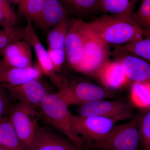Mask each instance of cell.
<instances>
[{"mask_svg": "<svg viewBox=\"0 0 150 150\" xmlns=\"http://www.w3.org/2000/svg\"><path fill=\"white\" fill-rule=\"evenodd\" d=\"M8 113L22 144L26 150H29L39 128V113L19 102L11 106Z\"/></svg>", "mask_w": 150, "mask_h": 150, "instance_id": "obj_5", "label": "cell"}, {"mask_svg": "<svg viewBox=\"0 0 150 150\" xmlns=\"http://www.w3.org/2000/svg\"><path fill=\"white\" fill-rule=\"evenodd\" d=\"M46 0H22L19 9L28 22L34 23L40 16Z\"/></svg>", "mask_w": 150, "mask_h": 150, "instance_id": "obj_25", "label": "cell"}, {"mask_svg": "<svg viewBox=\"0 0 150 150\" xmlns=\"http://www.w3.org/2000/svg\"><path fill=\"white\" fill-rule=\"evenodd\" d=\"M23 35L24 27L17 26L0 30V55L9 45L23 39Z\"/></svg>", "mask_w": 150, "mask_h": 150, "instance_id": "obj_26", "label": "cell"}, {"mask_svg": "<svg viewBox=\"0 0 150 150\" xmlns=\"http://www.w3.org/2000/svg\"><path fill=\"white\" fill-rule=\"evenodd\" d=\"M88 23L80 19H70L65 42L66 58L70 67L76 71L83 54Z\"/></svg>", "mask_w": 150, "mask_h": 150, "instance_id": "obj_10", "label": "cell"}, {"mask_svg": "<svg viewBox=\"0 0 150 150\" xmlns=\"http://www.w3.org/2000/svg\"><path fill=\"white\" fill-rule=\"evenodd\" d=\"M103 150H138L140 146L138 117L115 125L103 140L93 145Z\"/></svg>", "mask_w": 150, "mask_h": 150, "instance_id": "obj_4", "label": "cell"}, {"mask_svg": "<svg viewBox=\"0 0 150 150\" xmlns=\"http://www.w3.org/2000/svg\"><path fill=\"white\" fill-rule=\"evenodd\" d=\"M77 150H84V149H83V150H79V149H77Z\"/></svg>", "mask_w": 150, "mask_h": 150, "instance_id": "obj_33", "label": "cell"}, {"mask_svg": "<svg viewBox=\"0 0 150 150\" xmlns=\"http://www.w3.org/2000/svg\"><path fill=\"white\" fill-rule=\"evenodd\" d=\"M122 48L129 54L150 62V32L144 31L142 38L124 44Z\"/></svg>", "mask_w": 150, "mask_h": 150, "instance_id": "obj_22", "label": "cell"}, {"mask_svg": "<svg viewBox=\"0 0 150 150\" xmlns=\"http://www.w3.org/2000/svg\"><path fill=\"white\" fill-rule=\"evenodd\" d=\"M0 150H7L5 149H3L2 148L0 147Z\"/></svg>", "mask_w": 150, "mask_h": 150, "instance_id": "obj_32", "label": "cell"}, {"mask_svg": "<svg viewBox=\"0 0 150 150\" xmlns=\"http://www.w3.org/2000/svg\"><path fill=\"white\" fill-rule=\"evenodd\" d=\"M130 16L144 31L150 32V0H142L138 10Z\"/></svg>", "mask_w": 150, "mask_h": 150, "instance_id": "obj_27", "label": "cell"}, {"mask_svg": "<svg viewBox=\"0 0 150 150\" xmlns=\"http://www.w3.org/2000/svg\"><path fill=\"white\" fill-rule=\"evenodd\" d=\"M7 90L19 102L35 110L39 108L43 99L47 95L54 93L52 88L40 78L31 80Z\"/></svg>", "mask_w": 150, "mask_h": 150, "instance_id": "obj_11", "label": "cell"}, {"mask_svg": "<svg viewBox=\"0 0 150 150\" xmlns=\"http://www.w3.org/2000/svg\"><path fill=\"white\" fill-rule=\"evenodd\" d=\"M68 106L104 100L110 93L103 88L88 82L66 84L55 93Z\"/></svg>", "mask_w": 150, "mask_h": 150, "instance_id": "obj_7", "label": "cell"}, {"mask_svg": "<svg viewBox=\"0 0 150 150\" xmlns=\"http://www.w3.org/2000/svg\"><path fill=\"white\" fill-rule=\"evenodd\" d=\"M0 24L3 28L16 27L18 24L16 13L6 0H0Z\"/></svg>", "mask_w": 150, "mask_h": 150, "instance_id": "obj_28", "label": "cell"}, {"mask_svg": "<svg viewBox=\"0 0 150 150\" xmlns=\"http://www.w3.org/2000/svg\"><path fill=\"white\" fill-rule=\"evenodd\" d=\"M68 14L69 12L59 0H46L40 16L33 23L46 31L69 17Z\"/></svg>", "mask_w": 150, "mask_h": 150, "instance_id": "obj_16", "label": "cell"}, {"mask_svg": "<svg viewBox=\"0 0 150 150\" xmlns=\"http://www.w3.org/2000/svg\"><path fill=\"white\" fill-rule=\"evenodd\" d=\"M0 147L7 150H26L21 142L8 115L0 120Z\"/></svg>", "mask_w": 150, "mask_h": 150, "instance_id": "obj_18", "label": "cell"}, {"mask_svg": "<svg viewBox=\"0 0 150 150\" xmlns=\"http://www.w3.org/2000/svg\"><path fill=\"white\" fill-rule=\"evenodd\" d=\"M3 64L13 68L25 69L33 66L32 46L22 39L6 47L1 54Z\"/></svg>", "mask_w": 150, "mask_h": 150, "instance_id": "obj_13", "label": "cell"}, {"mask_svg": "<svg viewBox=\"0 0 150 150\" xmlns=\"http://www.w3.org/2000/svg\"><path fill=\"white\" fill-rule=\"evenodd\" d=\"M139 0H100L99 12L131 16Z\"/></svg>", "mask_w": 150, "mask_h": 150, "instance_id": "obj_19", "label": "cell"}, {"mask_svg": "<svg viewBox=\"0 0 150 150\" xmlns=\"http://www.w3.org/2000/svg\"><path fill=\"white\" fill-rule=\"evenodd\" d=\"M88 24L94 32L108 45H123L144 36V31L128 16L105 14Z\"/></svg>", "mask_w": 150, "mask_h": 150, "instance_id": "obj_1", "label": "cell"}, {"mask_svg": "<svg viewBox=\"0 0 150 150\" xmlns=\"http://www.w3.org/2000/svg\"><path fill=\"white\" fill-rule=\"evenodd\" d=\"M69 12L79 16L99 13L100 0H59Z\"/></svg>", "mask_w": 150, "mask_h": 150, "instance_id": "obj_20", "label": "cell"}, {"mask_svg": "<svg viewBox=\"0 0 150 150\" xmlns=\"http://www.w3.org/2000/svg\"><path fill=\"white\" fill-rule=\"evenodd\" d=\"M43 74L38 65L25 69L4 65L0 60V88L6 89L21 85L31 80L41 78Z\"/></svg>", "mask_w": 150, "mask_h": 150, "instance_id": "obj_14", "label": "cell"}, {"mask_svg": "<svg viewBox=\"0 0 150 150\" xmlns=\"http://www.w3.org/2000/svg\"><path fill=\"white\" fill-rule=\"evenodd\" d=\"M23 39L27 40L34 49L37 58V64L43 74L46 75L50 78L51 81L59 90L62 88L67 83L57 74L48 50H46L40 41L31 22H28L27 24L24 27Z\"/></svg>", "mask_w": 150, "mask_h": 150, "instance_id": "obj_9", "label": "cell"}, {"mask_svg": "<svg viewBox=\"0 0 150 150\" xmlns=\"http://www.w3.org/2000/svg\"><path fill=\"white\" fill-rule=\"evenodd\" d=\"M40 117L46 124L72 142L78 149L83 150V141L73 126V115L68 106L55 93L43 99L39 108Z\"/></svg>", "mask_w": 150, "mask_h": 150, "instance_id": "obj_2", "label": "cell"}, {"mask_svg": "<svg viewBox=\"0 0 150 150\" xmlns=\"http://www.w3.org/2000/svg\"><path fill=\"white\" fill-rule=\"evenodd\" d=\"M67 137L48 127L38 128L29 150H77Z\"/></svg>", "mask_w": 150, "mask_h": 150, "instance_id": "obj_12", "label": "cell"}, {"mask_svg": "<svg viewBox=\"0 0 150 150\" xmlns=\"http://www.w3.org/2000/svg\"><path fill=\"white\" fill-rule=\"evenodd\" d=\"M70 20L67 18L50 29L47 37L48 48L65 49Z\"/></svg>", "mask_w": 150, "mask_h": 150, "instance_id": "obj_21", "label": "cell"}, {"mask_svg": "<svg viewBox=\"0 0 150 150\" xmlns=\"http://www.w3.org/2000/svg\"><path fill=\"white\" fill-rule=\"evenodd\" d=\"M79 111L81 116L105 117L117 121L129 119L133 114L132 108L127 103L104 99L81 104Z\"/></svg>", "mask_w": 150, "mask_h": 150, "instance_id": "obj_8", "label": "cell"}, {"mask_svg": "<svg viewBox=\"0 0 150 150\" xmlns=\"http://www.w3.org/2000/svg\"><path fill=\"white\" fill-rule=\"evenodd\" d=\"M144 109L138 116L140 146L143 150H150V107Z\"/></svg>", "mask_w": 150, "mask_h": 150, "instance_id": "obj_24", "label": "cell"}, {"mask_svg": "<svg viewBox=\"0 0 150 150\" xmlns=\"http://www.w3.org/2000/svg\"><path fill=\"white\" fill-rule=\"evenodd\" d=\"M118 121L105 117L73 115V126L84 143L85 140L93 145L103 140Z\"/></svg>", "mask_w": 150, "mask_h": 150, "instance_id": "obj_6", "label": "cell"}, {"mask_svg": "<svg viewBox=\"0 0 150 150\" xmlns=\"http://www.w3.org/2000/svg\"><path fill=\"white\" fill-rule=\"evenodd\" d=\"M6 89L0 88V120L8 113L11 106Z\"/></svg>", "mask_w": 150, "mask_h": 150, "instance_id": "obj_30", "label": "cell"}, {"mask_svg": "<svg viewBox=\"0 0 150 150\" xmlns=\"http://www.w3.org/2000/svg\"><path fill=\"white\" fill-rule=\"evenodd\" d=\"M124 54L118 55L126 77L134 82L150 84V62L132 54L124 50Z\"/></svg>", "mask_w": 150, "mask_h": 150, "instance_id": "obj_15", "label": "cell"}, {"mask_svg": "<svg viewBox=\"0 0 150 150\" xmlns=\"http://www.w3.org/2000/svg\"><path fill=\"white\" fill-rule=\"evenodd\" d=\"M48 51L56 71H60L67 59L65 49L48 48Z\"/></svg>", "mask_w": 150, "mask_h": 150, "instance_id": "obj_29", "label": "cell"}, {"mask_svg": "<svg viewBox=\"0 0 150 150\" xmlns=\"http://www.w3.org/2000/svg\"><path fill=\"white\" fill-rule=\"evenodd\" d=\"M96 75L104 85L110 89H117L127 83L126 77L121 63L118 61L105 62Z\"/></svg>", "mask_w": 150, "mask_h": 150, "instance_id": "obj_17", "label": "cell"}, {"mask_svg": "<svg viewBox=\"0 0 150 150\" xmlns=\"http://www.w3.org/2000/svg\"><path fill=\"white\" fill-rule=\"evenodd\" d=\"M10 4H19L21 2L22 0H6Z\"/></svg>", "mask_w": 150, "mask_h": 150, "instance_id": "obj_31", "label": "cell"}, {"mask_svg": "<svg viewBox=\"0 0 150 150\" xmlns=\"http://www.w3.org/2000/svg\"><path fill=\"white\" fill-rule=\"evenodd\" d=\"M109 45L94 32L88 23L82 58L76 71L86 74H96L108 61Z\"/></svg>", "mask_w": 150, "mask_h": 150, "instance_id": "obj_3", "label": "cell"}, {"mask_svg": "<svg viewBox=\"0 0 150 150\" xmlns=\"http://www.w3.org/2000/svg\"><path fill=\"white\" fill-rule=\"evenodd\" d=\"M131 96L132 101L138 107L144 109L150 107V84L134 82Z\"/></svg>", "mask_w": 150, "mask_h": 150, "instance_id": "obj_23", "label": "cell"}]
</instances>
